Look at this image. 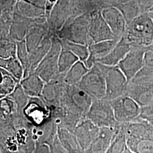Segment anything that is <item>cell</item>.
Masks as SVG:
<instances>
[{
	"instance_id": "obj_1",
	"label": "cell",
	"mask_w": 153,
	"mask_h": 153,
	"mask_svg": "<svg viewBox=\"0 0 153 153\" xmlns=\"http://www.w3.org/2000/svg\"><path fill=\"white\" fill-rule=\"evenodd\" d=\"M33 126L21 114L9 120L0 119V150L2 153H33L36 143Z\"/></svg>"
},
{
	"instance_id": "obj_2",
	"label": "cell",
	"mask_w": 153,
	"mask_h": 153,
	"mask_svg": "<svg viewBox=\"0 0 153 153\" xmlns=\"http://www.w3.org/2000/svg\"><path fill=\"white\" fill-rule=\"evenodd\" d=\"M124 131L127 147L136 153H153V126L138 118L121 124Z\"/></svg>"
},
{
	"instance_id": "obj_3",
	"label": "cell",
	"mask_w": 153,
	"mask_h": 153,
	"mask_svg": "<svg viewBox=\"0 0 153 153\" xmlns=\"http://www.w3.org/2000/svg\"><path fill=\"white\" fill-rule=\"evenodd\" d=\"M131 47L148 48L153 45V23L148 13H143L127 25L124 35Z\"/></svg>"
},
{
	"instance_id": "obj_4",
	"label": "cell",
	"mask_w": 153,
	"mask_h": 153,
	"mask_svg": "<svg viewBox=\"0 0 153 153\" xmlns=\"http://www.w3.org/2000/svg\"><path fill=\"white\" fill-rule=\"evenodd\" d=\"M125 95L141 107L148 104L153 99V68L144 66L128 82Z\"/></svg>"
},
{
	"instance_id": "obj_5",
	"label": "cell",
	"mask_w": 153,
	"mask_h": 153,
	"mask_svg": "<svg viewBox=\"0 0 153 153\" xmlns=\"http://www.w3.org/2000/svg\"><path fill=\"white\" fill-rule=\"evenodd\" d=\"M92 102L93 99L76 86L65 84L60 102L64 113L86 117Z\"/></svg>"
},
{
	"instance_id": "obj_6",
	"label": "cell",
	"mask_w": 153,
	"mask_h": 153,
	"mask_svg": "<svg viewBox=\"0 0 153 153\" xmlns=\"http://www.w3.org/2000/svg\"><path fill=\"white\" fill-rule=\"evenodd\" d=\"M104 75L106 92L104 99L111 101L126 94L128 81L117 66H108L97 62Z\"/></svg>"
},
{
	"instance_id": "obj_7",
	"label": "cell",
	"mask_w": 153,
	"mask_h": 153,
	"mask_svg": "<svg viewBox=\"0 0 153 153\" xmlns=\"http://www.w3.org/2000/svg\"><path fill=\"white\" fill-rule=\"evenodd\" d=\"M61 50L60 39L57 37L52 36L51 48L34 71L45 83L53 80L60 74L59 59Z\"/></svg>"
},
{
	"instance_id": "obj_8",
	"label": "cell",
	"mask_w": 153,
	"mask_h": 153,
	"mask_svg": "<svg viewBox=\"0 0 153 153\" xmlns=\"http://www.w3.org/2000/svg\"><path fill=\"white\" fill-rule=\"evenodd\" d=\"M86 117L99 128H116L120 126L115 119L114 111L109 101L104 98L93 99Z\"/></svg>"
},
{
	"instance_id": "obj_9",
	"label": "cell",
	"mask_w": 153,
	"mask_h": 153,
	"mask_svg": "<svg viewBox=\"0 0 153 153\" xmlns=\"http://www.w3.org/2000/svg\"><path fill=\"white\" fill-rule=\"evenodd\" d=\"M93 99H104L106 87L104 75L97 62L90 68L76 85Z\"/></svg>"
},
{
	"instance_id": "obj_10",
	"label": "cell",
	"mask_w": 153,
	"mask_h": 153,
	"mask_svg": "<svg viewBox=\"0 0 153 153\" xmlns=\"http://www.w3.org/2000/svg\"><path fill=\"white\" fill-rule=\"evenodd\" d=\"M114 111L115 119L119 124H124L137 119L141 106L130 97L123 95L109 101Z\"/></svg>"
},
{
	"instance_id": "obj_11",
	"label": "cell",
	"mask_w": 153,
	"mask_h": 153,
	"mask_svg": "<svg viewBox=\"0 0 153 153\" xmlns=\"http://www.w3.org/2000/svg\"><path fill=\"white\" fill-rule=\"evenodd\" d=\"M148 48L131 47V49L117 65L128 82L144 66V55Z\"/></svg>"
},
{
	"instance_id": "obj_12",
	"label": "cell",
	"mask_w": 153,
	"mask_h": 153,
	"mask_svg": "<svg viewBox=\"0 0 153 153\" xmlns=\"http://www.w3.org/2000/svg\"><path fill=\"white\" fill-rule=\"evenodd\" d=\"M88 33L92 44L106 40H117L105 21L101 11H95L89 14Z\"/></svg>"
},
{
	"instance_id": "obj_13",
	"label": "cell",
	"mask_w": 153,
	"mask_h": 153,
	"mask_svg": "<svg viewBox=\"0 0 153 153\" xmlns=\"http://www.w3.org/2000/svg\"><path fill=\"white\" fill-rule=\"evenodd\" d=\"M22 114L34 127L42 125L52 117L49 109L40 98L30 97Z\"/></svg>"
},
{
	"instance_id": "obj_14",
	"label": "cell",
	"mask_w": 153,
	"mask_h": 153,
	"mask_svg": "<svg viewBox=\"0 0 153 153\" xmlns=\"http://www.w3.org/2000/svg\"><path fill=\"white\" fill-rule=\"evenodd\" d=\"M65 75L60 74L50 82L46 83L40 97L49 111L60 107L61 99L65 85L64 78Z\"/></svg>"
},
{
	"instance_id": "obj_15",
	"label": "cell",
	"mask_w": 153,
	"mask_h": 153,
	"mask_svg": "<svg viewBox=\"0 0 153 153\" xmlns=\"http://www.w3.org/2000/svg\"><path fill=\"white\" fill-rule=\"evenodd\" d=\"M101 14L116 39L120 40L125 34L127 27L121 12L116 7H107L103 9Z\"/></svg>"
},
{
	"instance_id": "obj_16",
	"label": "cell",
	"mask_w": 153,
	"mask_h": 153,
	"mask_svg": "<svg viewBox=\"0 0 153 153\" xmlns=\"http://www.w3.org/2000/svg\"><path fill=\"white\" fill-rule=\"evenodd\" d=\"M120 126L116 128H101L98 134L83 153H105L113 141Z\"/></svg>"
},
{
	"instance_id": "obj_17",
	"label": "cell",
	"mask_w": 153,
	"mask_h": 153,
	"mask_svg": "<svg viewBox=\"0 0 153 153\" xmlns=\"http://www.w3.org/2000/svg\"><path fill=\"white\" fill-rule=\"evenodd\" d=\"M99 129L98 126L86 117L78 123L73 133L76 137L83 152L97 136Z\"/></svg>"
},
{
	"instance_id": "obj_18",
	"label": "cell",
	"mask_w": 153,
	"mask_h": 153,
	"mask_svg": "<svg viewBox=\"0 0 153 153\" xmlns=\"http://www.w3.org/2000/svg\"><path fill=\"white\" fill-rule=\"evenodd\" d=\"M58 126L51 117L44 124L33 128V138L35 143L50 146L57 137Z\"/></svg>"
},
{
	"instance_id": "obj_19",
	"label": "cell",
	"mask_w": 153,
	"mask_h": 153,
	"mask_svg": "<svg viewBox=\"0 0 153 153\" xmlns=\"http://www.w3.org/2000/svg\"><path fill=\"white\" fill-rule=\"evenodd\" d=\"M118 41V40H106L89 45L88 46L89 56L85 63L88 69L91 68L95 62L108 55Z\"/></svg>"
},
{
	"instance_id": "obj_20",
	"label": "cell",
	"mask_w": 153,
	"mask_h": 153,
	"mask_svg": "<svg viewBox=\"0 0 153 153\" xmlns=\"http://www.w3.org/2000/svg\"><path fill=\"white\" fill-rule=\"evenodd\" d=\"M131 47L125 36H123L109 53L97 62L105 65L117 66L128 53Z\"/></svg>"
},
{
	"instance_id": "obj_21",
	"label": "cell",
	"mask_w": 153,
	"mask_h": 153,
	"mask_svg": "<svg viewBox=\"0 0 153 153\" xmlns=\"http://www.w3.org/2000/svg\"><path fill=\"white\" fill-rule=\"evenodd\" d=\"M25 93L30 97L40 98L45 83L35 72L30 74L19 82Z\"/></svg>"
},
{
	"instance_id": "obj_22",
	"label": "cell",
	"mask_w": 153,
	"mask_h": 153,
	"mask_svg": "<svg viewBox=\"0 0 153 153\" xmlns=\"http://www.w3.org/2000/svg\"><path fill=\"white\" fill-rule=\"evenodd\" d=\"M52 36L48 34L38 46L29 53L30 74L33 73L52 45Z\"/></svg>"
},
{
	"instance_id": "obj_23",
	"label": "cell",
	"mask_w": 153,
	"mask_h": 153,
	"mask_svg": "<svg viewBox=\"0 0 153 153\" xmlns=\"http://www.w3.org/2000/svg\"><path fill=\"white\" fill-rule=\"evenodd\" d=\"M57 137L62 146L68 153H83L76 137L71 131L58 127Z\"/></svg>"
},
{
	"instance_id": "obj_24",
	"label": "cell",
	"mask_w": 153,
	"mask_h": 153,
	"mask_svg": "<svg viewBox=\"0 0 153 153\" xmlns=\"http://www.w3.org/2000/svg\"><path fill=\"white\" fill-rule=\"evenodd\" d=\"M88 70L83 62L78 61L66 73L64 78V83L67 85L76 86Z\"/></svg>"
},
{
	"instance_id": "obj_25",
	"label": "cell",
	"mask_w": 153,
	"mask_h": 153,
	"mask_svg": "<svg viewBox=\"0 0 153 153\" xmlns=\"http://www.w3.org/2000/svg\"><path fill=\"white\" fill-rule=\"evenodd\" d=\"M0 68L9 73L19 82L23 78L24 71L17 57L0 59Z\"/></svg>"
},
{
	"instance_id": "obj_26",
	"label": "cell",
	"mask_w": 153,
	"mask_h": 153,
	"mask_svg": "<svg viewBox=\"0 0 153 153\" xmlns=\"http://www.w3.org/2000/svg\"><path fill=\"white\" fill-rule=\"evenodd\" d=\"M78 61H79V59L76 55L65 47L61 45V50L59 59V71L60 74L65 75L67 71Z\"/></svg>"
},
{
	"instance_id": "obj_27",
	"label": "cell",
	"mask_w": 153,
	"mask_h": 153,
	"mask_svg": "<svg viewBox=\"0 0 153 153\" xmlns=\"http://www.w3.org/2000/svg\"><path fill=\"white\" fill-rule=\"evenodd\" d=\"M19 82L9 73L0 68V96L10 95Z\"/></svg>"
},
{
	"instance_id": "obj_28",
	"label": "cell",
	"mask_w": 153,
	"mask_h": 153,
	"mask_svg": "<svg viewBox=\"0 0 153 153\" xmlns=\"http://www.w3.org/2000/svg\"><path fill=\"white\" fill-rule=\"evenodd\" d=\"M117 9L121 12L124 16L127 25L141 14L136 0H128L126 2H123V4H120V6Z\"/></svg>"
},
{
	"instance_id": "obj_29",
	"label": "cell",
	"mask_w": 153,
	"mask_h": 153,
	"mask_svg": "<svg viewBox=\"0 0 153 153\" xmlns=\"http://www.w3.org/2000/svg\"><path fill=\"white\" fill-rule=\"evenodd\" d=\"M60 41L61 45L71 51L78 57L79 61H82L85 64L89 56V51L88 45L77 44L65 40L60 39Z\"/></svg>"
},
{
	"instance_id": "obj_30",
	"label": "cell",
	"mask_w": 153,
	"mask_h": 153,
	"mask_svg": "<svg viewBox=\"0 0 153 153\" xmlns=\"http://www.w3.org/2000/svg\"><path fill=\"white\" fill-rule=\"evenodd\" d=\"M16 57V42L9 35L0 38V59Z\"/></svg>"
},
{
	"instance_id": "obj_31",
	"label": "cell",
	"mask_w": 153,
	"mask_h": 153,
	"mask_svg": "<svg viewBox=\"0 0 153 153\" xmlns=\"http://www.w3.org/2000/svg\"><path fill=\"white\" fill-rule=\"evenodd\" d=\"M16 57L22 65L24 76L25 78L30 74V63H29V53L28 52L25 39L16 42Z\"/></svg>"
},
{
	"instance_id": "obj_32",
	"label": "cell",
	"mask_w": 153,
	"mask_h": 153,
	"mask_svg": "<svg viewBox=\"0 0 153 153\" xmlns=\"http://www.w3.org/2000/svg\"><path fill=\"white\" fill-rule=\"evenodd\" d=\"M9 96L13 99L16 104L17 113L22 114L23 111L28 104L30 97L25 93L19 82L17 84L13 92Z\"/></svg>"
},
{
	"instance_id": "obj_33",
	"label": "cell",
	"mask_w": 153,
	"mask_h": 153,
	"mask_svg": "<svg viewBox=\"0 0 153 153\" xmlns=\"http://www.w3.org/2000/svg\"><path fill=\"white\" fill-rule=\"evenodd\" d=\"M16 112V105L10 96L0 99V119L9 120Z\"/></svg>"
},
{
	"instance_id": "obj_34",
	"label": "cell",
	"mask_w": 153,
	"mask_h": 153,
	"mask_svg": "<svg viewBox=\"0 0 153 153\" xmlns=\"http://www.w3.org/2000/svg\"><path fill=\"white\" fill-rule=\"evenodd\" d=\"M126 146L125 133L120 124L118 131L105 153H123Z\"/></svg>"
},
{
	"instance_id": "obj_35",
	"label": "cell",
	"mask_w": 153,
	"mask_h": 153,
	"mask_svg": "<svg viewBox=\"0 0 153 153\" xmlns=\"http://www.w3.org/2000/svg\"><path fill=\"white\" fill-rule=\"evenodd\" d=\"M138 118L148 121L153 126V99L148 104L141 107Z\"/></svg>"
},
{
	"instance_id": "obj_36",
	"label": "cell",
	"mask_w": 153,
	"mask_h": 153,
	"mask_svg": "<svg viewBox=\"0 0 153 153\" xmlns=\"http://www.w3.org/2000/svg\"><path fill=\"white\" fill-rule=\"evenodd\" d=\"M141 14L149 13L153 7V0H136Z\"/></svg>"
},
{
	"instance_id": "obj_37",
	"label": "cell",
	"mask_w": 153,
	"mask_h": 153,
	"mask_svg": "<svg viewBox=\"0 0 153 153\" xmlns=\"http://www.w3.org/2000/svg\"><path fill=\"white\" fill-rule=\"evenodd\" d=\"M49 148L51 153H68L61 144L58 137L56 138L54 142L49 146Z\"/></svg>"
},
{
	"instance_id": "obj_38",
	"label": "cell",
	"mask_w": 153,
	"mask_h": 153,
	"mask_svg": "<svg viewBox=\"0 0 153 153\" xmlns=\"http://www.w3.org/2000/svg\"><path fill=\"white\" fill-rule=\"evenodd\" d=\"M144 66L153 68V48H148L145 52Z\"/></svg>"
},
{
	"instance_id": "obj_39",
	"label": "cell",
	"mask_w": 153,
	"mask_h": 153,
	"mask_svg": "<svg viewBox=\"0 0 153 153\" xmlns=\"http://www.w3.org/2000/svg\"><path fill=\"white\" fill-rule=\"evenodd\" d=\"M33 153H51L49 145L36 143Z\"/></svg>"
},
{
	"instance_id": "obj_40",
	"label": "cell",
	"mask_w": 153,
	"mask_h": 153,
	"mask_svg": "<svg viewBox=\"0 0 153 153\" xmlns=\"http://www.w3.org/2000/svg\"><path fill=\"white\" fill-rule=\"evenodd\" d=\"M134 153V152H132L131 151L129 148H128L127 146H126V149H125V150H124V153Z\"/></svg>"
},
{
	"instance_id": "obj_41",
	"label": "cell",
	"mask_w": 153,
	"mask_h": 153,
	"mask_svg": "<svg viewBox=\"0 0 153 153\" xmlns=\"http://www.w3.org/2000/svg\"><path fill=\"white\" fill-rule=\"evenodd\" d=\"M148 14H149L150 17L151 18V19H152V22H153V12H149Z\"/></svg>"
},
{
	"instance_id": "obj_42",
	"label": "cell",
	"mask_w": 153,
	"mask_h": 153,
	"mask_svg": "<svg viewBox=\"0 0 153 153\" xmlns=\"http://www.w3.org/2000/svg\"><path fill=\"white\" fill-rule=\"evenodd\" d=\"M4 97H2V96H0V99L1 98H4Z\"/></svg>"
},
{
	"instance_id": "obj_43",
	"label": "cell",
	"mask_w": 153,
	"mask_h": 153,
	"mask_svg": "<svg viewBox=\"0 0 153 153\" xmlns=\"http://www.w3.org/2000/svg\"><path fill=\"white\" fill-rule=\"evenodd\" d=\"M150 12H153V9L151 10V11H150Z\"/></svg>"
},
{
	"instance_id": "obj_44",
	"label": "cell",
	"mask_w": 153,
	"mask_h": 153,
	"mask_svg": "<svg viewBox=\"0 0 153 153\" xmlns=\"http://www.w3.org/2000/svg\"><path fill=\"white\" fill-rule=\"evenodd\" d=\"M149 48H153V45H152V46H151V47H149Z\"/></svg>"
},
{
	"instance_id": "obj_45",
	"label": "cell",
	"mask_w": 153,
	"mask_h": 153,
	"mask_svg": "<svg viewBox=\"0 0 153 153\" xmlns=\"http://www.w3.org/2000/svg\"><path fill=\"white\" fill-rule=\"evenodd\" d=\"M0 153H2V152H1V150H0Z\"/></svg>"
}]
</instances>
